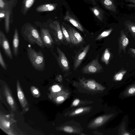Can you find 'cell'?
Returning <instances> with one entry per match:
<instances>
[{"instance_id":"cell-35","label":"cell","mask_w":135,"mask_h":135,"mask_svg":"<svg viewBox=\"0 0 135 135\" xmlns=\"http://www.w3.org/2000/svg\"><path fill=\"white\" fill-rule=\"evenodd\" d=\"M79 102V100L78 99H75L73 102V104L74 106L77 105Z\"/></svg>"},{"instance_id":"cell-30","label":"cell","mask_w":135,"mask_h":135,"mask_svg":"<svg viewBox=\"0 0 135 135\" xmlns=\"http://www.w3.org/2000/svg\"><path fill=\"white\" fill-rule=\"evenodd\" d=\"M52 90L54 92H57L60 90L61 89L58 85H56L52 86Z\"/></svg>"},{"instance_id":"cell-28","label":"cell","mask_w":135,"mask_h":135,"mask_svg":"<svg viewBox=\"0 0 135 135\" xmlns=\"http://www.w3.org/2000/svg\"><path fill=\"white\" fill-rule=\"evenodd\" d=\"M87 85L88 87L90 89H94L95 88V84L92 81H88L87 83Z\"/></svg>"},{"instance_id":"cell-8","label":"cell","mask_w":135,"mask_h":135,"mask_svg":"<svg viewBox=\"0 0 135 135\" xmlns=\"http://www.w3.org/2000/svg\"><path fill=\"white\" fill-rule=\"evenodd\" d=\"M0 46L7 57L11 60H12L13 54L8 40L5 34L1 30H0Z\"/></svg>"},{"instance_id":"cell-21","label":"cell","mask_w":135,"mask_h":135,"mask_svg":"<svg viewBox=\"0 0 135 135\" xmlns=\"http://www.w3.org/2000/svg\"><path fill=\"white\" fill-rule=\"evenodd\" d=\"M113 30V29L111 28L103 32L97 37L95 40H100L108 36L111 33Z\"/></svg>"},{"instance_id":"cell-33","label":"cell","mask_w":135,"mask_h":135,"mask_svg":"<svg viewBox=\"0 0 135 135\" xmlns=\"http://www.w3.org/2000/svg\"><path fill=\"white\" fill-rule=\"evenodd\" d=\"M103 118L102 117H100L96 118L95 120V122L97 124L101 123L103 121Z\"/></svg>"},{"instance_id":"cell-23","label":"cell","mask_w":135,"mask_h":135,"mask_svg":"<svg viewBox=\"0 0 135 135\" xmlns=\"http://www.w3.org/2000/svg\"><path fill=\"white\" fill-rule=\"evenodd\" d=\"M126 70H122L116 74L114 76V80L116 81H120L123 79L124 76L126 74Z\"/></svg>"},{"instance_id":"cell-22","label":"cell","mask_w":135,"mask_h":135,"mask_svg":"<svg viewBox=\"0 0 135 135\" xmlns=\"http://www.w3.org/2000/svg\"><path fill=\"white\" fill-rule=\"evenodd\" d=\"M61 27L63 34L64 39L67 43H70L71 42L70 40L69 34L67 30L62 24H61Z\"/></svg>"},{"instance_id":"cell-38","label":"cell","mask_w":135,"mask_h":135,"mask_svg":"<svg viewBox=\"0 0 135 135\" xmlns=\"http://www.w3.org/2000/svg\"><path fill=\"white\" fill-rule=\"evenodd\" d=\"M33 92L34 94H37L38 93V91L36 89H35L33 91Z\"/></svg>"},{"instance_id":"cell-3","label":"cell","mask_w":135,"mask_h":135,"mask_svg":"<svg viewBox=\"0 0 135 135\" xmlns=\"http://www.w3.org/2000/svg\"><path fill=\"white\" fill-rule=\"evenodd\" d=\"M48 28L52 36L57 44L62 43L64 38L62 32L59 22L55 20L51 22L49 25Z\"/></svg>"},{"instance_id":"cell-9","label":"cell","mask_w":135,"mask_h":135,"mask_svg":"<svg viewBox=\"0 0 135 135\" xmlns=\"http://www.w3.org/2000/svg\"><path fill=\"white\" fill-rule=\"evenodd\" d=\"M66 30L69 34L71 42L74 45H78L82 42L84 38L75 29L69 26Z\"/></svg>"},{"instance_id":"cell-32","label":"cell","mask_w":135,"mask_h":135,"mask_svg":"<svg viewBox=\"0 0 135 135\" xmlns=\"http://www.w3.org/2000/svg\"><path fill=\"white\" fill-rule=\"evenodd\" d=\"M64 130L66 132L71 133L73 131V129L70 126H67L64 128Z\"/></svg>"},{"instance_id":"cell-18","label":"cell","mask_w":135,"mask_h":135,"mask_svg":"<svg viewBox=\"0 0 135 135\" xmlns=\"http://www.w3.org/2000/svg\"><path fill=\"white\" fill-rule=\"evenodd\" d=\"M125 27L130 32L132 35L135 36V24L133 22L129 21L125 23Z\"/></svg>"},{"instance_id":"cell-2","label":"cell","mask_w":135,"mask_h":135,"mask_svg":"<svg viewBox=\"0 0 135 135\" xmlns=\"http://www.w3.org/2000/svg\"><path fill=\"white\" fill-rule=\"evenodd\" d=\"M28 57L32 66L36 70L43 71L45 69V60L44 55L41 50L36 51L31 47L27 48Z\"/></svg>"},{"instance_id":"cell-37","label":"cell","mask_w":135,"mask_h":135,"mask_svg":"<svg viewBox=\"0 0 135 135\" xmlns=\"http://www.w3.org/2000/svg\"><path fill=\"white\" fill-rule=\"evenodd\" d=\"M64 98L62 97H59L57 98V100L58 101H61L63 100Z\"/></svg>"},{"instance_id":"cell-6","label":"cell","mask_w":135,"mask_h":135,"mask_svg":"<svg viewBox=\"0 0 135 135\" xmlns=\"http://www.w3.org/2000/svg\"><path fill=\"white\" fill-rule=\"evenodd\" d=\"M56 50L58 54V56L51 51L55 55L58 65L62 71H69L70 66L69 62L65 54L57 46L56 47Z\"/></svg>"},{"instance_id":"cell-20","label":"cell","mask_w":135,"mask_h":135,"mask_svg":"<svg viewBox=\"0 0 135 135\" xmlns=\"http://www.w3.org/2000/svg\"><path fill=\"white\" fill-rule=\"evenodd\" d=\"M135 94V84L128 87L124 92L123 95L124 96H129Z\"/></svg>"},{"instance_id":"cell-15","label":"cell","mask_w":135,"mask_h":135,"mask_svg":"<svg viewBox=\"0 0 135 135\" xmlns=\"http://www.w3.org/2000/svg\"><path fill=\"white\" fill-rule=\"evenodd\" d=\"M36 0H23L21 12L23 15H26L34 4Z\"/></svg>"},{"instance_id":"cell-25","label":"cell","mask_w":135,"mask_h":135,"mask_svg":"<svg viewBox=\"0 0 135 135\" xmlns=\"http://www.w3.org/2000/svg\"><path fill=\"white\" fill-rule=\"evenodd\" d=\"M17 92V95L18 98L21 102H22L25 100L24 96L22 91L18 89Z\"/></svg>"},{"instance_id":"cell-34","label":"cell","mask_w":135,"mask_h":135,"mask_svg":"<svg viewBox=\"0 0 135 135\" xmlns=\"http://www.w3.org/2000/svg\"><path fill=\"white\" fill-rule=\"evenodd\" d=\"M83 111V108H81L76 109L75 111V113L76 114H78L82 112Z\"/></svg>"},{"instance_id":"cell-4","label":"cell","mask_w":135,"mask_h":135,"mask_svg":"<svg viewBox=\"0 0 135 135\" xmlns=\"http://www.w3.org/2000/svg\"><path fill=\"white\" fill-rule=\"evenodd\" d=\"M18 0H9L7 1L4 9L6 15L4 18V28L6 32L8 33L10 31V25L12 17L13 9L15 6Z\"/></svg>"},{"instance_id":"cell-19","label":"cell","mask_w":135,"mask_h":135,"mask_svg":"<svg viewBox=\"0 0 135 135\" xmlns=\"http://www.w3.org/2000/svg\"><path fill=\"white\" fill-rule=\"evenodd\" d=\"M110 56V54L108 48H106L101 58V60L106 65H108Z\"/></svg>"},{"instance_id":"cell-10","label":"cell","mask_w":135,"mask_h":135,"mask_svg":"<svg viewBox=\"0 0 135 135\" xmlns=\"http://www.w3.org/2000/svg\"><path fill=\"white\" fill-rule=\"evenodd\" d=\"M90 44L87 45L78 53L75 57L74 62V70H76L80 66L90 48Z\"/></svg>"},{"instance_id":"cell-11","label":"cell","mask_w":135,"mask_h":135,"mask_svg":"<svg viewBox=\"0 0 135 135\" xmlns=\"http://www.w3.org/2000/svg\"><path fill=\"white\" fill-rule=\"evenodd\" d=\"M64 20L69 22L80 31L84 32V28L80 22L74 16L70 13L68 10L66 12L64 17Z\"/></svg>"},{"instance_id":"cell-29","label":"cell","mask_w":135,"mask_h":135,"mask_svg":"<svg viewBox=\"0 0 135 135\" xmlns=\"http://www.w3.org/2000/svg\"><path fill=\"white\" fill-rule=\"evenodd\" d=\"M6 15L5 11L4 9H0V21L3 18H4Z\"/></svg>"},{"instance_id":"cell-39","label":"cell","mask_w":135,"mask_h":135,"mask_svg":"<svg viewBox=\"0 0 135 135\" xmlns=\"http://www.w3.org/2000/svg\"><path fill=\"white\" fill-rule=\"evenodd\" d=\"M130 50L133 53L135 54V49L133 48H130Z\"/></svg>"},{"instance_id":"cell-36","label":"cell","mask_w":135,"mask_h":135,"mask_svg":"<svg viewBox=\"0 0 135 135\" xmlns=\"http://www.w3.org/2000/svg\"><path fill=\"white\" fill-rule=\"evenodd\" d=\"M3 124L5 126L7 127H8L10 126V123L8 122L5 121L3 123Z\"/></svg>"},{"instance_id":"cell-17","label":"cell","mask_w":135,"mask_h":135,"mask_svg":"<svg viewBox=\"0 0 135 135\" xmlns=\"http://www.w3.org/2000/svg\"><path fill=\"white\" fill-rule=\"evenodd\" d=\"M90 9L99 20L101 21L103 20L104 12L103 10L97 6L91 7Z\"/></svg>"},{"instance_id":"cell-1","label":"cell","mask_w":135,"mask_h":135,"mask_svg":"<svg viewBox=\"0 0 135 135\" xmlns=\"http://www.w3.org/2000/svg\"><path fill=\"white\" fill-rule=\"evenodd\" d=\"M21 32L24 40L30 44H36L42 49L45 47L40 32L33 25L30 24L24 25L21 28Z\"/></svg>"},{"instance_id":"cell-14","label":"cell","mask_w":135,"mask_h":135,"mask_svg":"<svg viewBox=\"0 0 135 135\" xmlns=\"http://www.w3.org/2000/svg\"><path fill=\"white\" fill-rule=\"evenodd\" d=\"M57 5V3H48L38 6L36 9V11L38 12L46 11H51L56 9Z\"/></svg>"},{"instance_id":"cell-26","label":"cell","mask_w":135,"mask_h":135,"mask_svg":"<svg viewBox=\"0 0 135 135\" xmlns=\"http://www.w3.org/2000/svg\"><path fill=\"white\" fill-rule=\"evenodd\" d=\"M7 0H0V9H5L7 2Z\"/></svg>"},{"instance_id":"cell-13","label":"cell","mask_w":135,"mask_h":135,"mask_svg":"<svg viewBox=\"0 0 135 135\" xmlns=\"http://www.w3.org/2000/svg\"><path fill=\"white\" fill-rule=\"evenodd\" d=\"M118 42L119 49L125 53L126 48L129 44V40L123 30L120 32Z\"/></svg>"},{"instance_id":"cell-16","label":"cell","mask_w":135,"mask_h":135,"mask_svg":"<svg viewBox=\"0 0 135 135\" xmlns=\"http://www.w3.org/2000/svg\"><path fill=\"white\" fill-rule=\"evenodd\" d=\"M101 2L107 9L113 12L116 11V7L113 0H102Z\"/></svg>"},{"instance_id":"cell-31","label":"cell","mask_w":135,"mask_h":135,"mask_svg":"<svg viewBox=\"0 0 135 135\" xmlns=\"http://www.w3.org/2000/svg\"><path fill=\"white\" fill-rule=\"evenodd\" d=\"M7 100L8 103L12 105L14 104V101L12 97L10 96H8L7 97Z\"/></svg>"},{"instance_id":"cell-5","label":"cell","mask_w":135,"mask_h":135,"mask_svg":"<svg viewBox=\"0 0 135 135\" xmlns=\"http://www.w3.org/2000/svg\"><path fill=\"white\" fill-rule=\"evenodd\" d=\"M40 33L45 47L48 49H53L55 42L48 28L41 27Z\"/></svg>"},{"instance_id":"cell-24","label":"cell","mask_w":135,"mask_h":135,"mask_svg":"<svg viewBox=\"0 0 135 135\" xmlns=\"http://www.w3.org/2000/svg\"><path fill=\"white\" fill-rule=\"evenodd\" d=\"M0 64L1 67L4 70H6L7 69V65L3 59L1 50L0 51Z\"/></svg>"},{"instance_id":"cell-7","label":"cell","mask_w":135,"mask_h":135,"mask_svg":"<svg viewBox=\"0 0 135 135\" xmlns=\"http://www.w3.org/2000/svg\"><path fill=\"white\" fill-rule=\"evenodd\" d=\"M98 55L97 57L83 68V73H94L103 70V68L98 61Z\"/></svg>"},{"instance_id":"cell-27","label":"cell","mask_w":135,"mask_h":135,"mask_svg":"<svg viewBox=\"0 0 135 135\" xmlns=\"http://www.w3.org/2000/svg\"><path fill=\"white\" fill-rule=\"evenodd\" d=\"M129 3L127 4V6L129 7L135 8V0H126Z\"/></svg>"},{"instance_id":"cell-12","label":"cell","mask_w":135,"mask_h":135,"mask_svg":"<svg viewBox=\"0 0 135 135\" xmlns=\"http://www.w3.org/2000/svg\"><path fill=\"white\" fill-rule=\"evenodd\" d=\"M20 37L18 30L15 28L13 36L12 48V53L15 56H18L19 54Z\"/></svg>"}]
</instances>
